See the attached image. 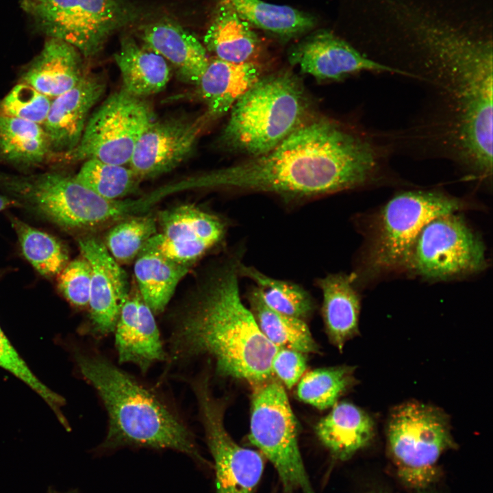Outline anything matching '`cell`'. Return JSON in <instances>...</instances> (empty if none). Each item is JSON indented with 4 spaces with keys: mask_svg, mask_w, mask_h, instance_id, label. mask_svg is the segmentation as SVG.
<instances>
[{
    "mask_svg": "<svg viewBox=\"0 0 493 493\" xmlns=\"http://www.w3.org/2000/svg\"><path fill=\"white\" fill-rule=\"evenodd\" d=\"M380 155L368 137L328 119L302 123L270 151L202 175L200 186L301 200L372 181Z\"/></svg>",
    "mask_w": 493,
    "mask_h": 493,
    "instance_id": "cell-1",
    "label": "cell"
},
{
    "mask_svg": "<svg viewBox=\"0 0 493 493\" xmlns=\"http://www.w3.org/2000/svg\"><path fill=\"white\" fill-rule=\"evenodd\" d=\"M236 251L212 270L177 317L169 339L171 361L208 356L217 372L253 386L273 377L278 349L260 331L240 296Z\"/></svg>",
    "mask_w": 493,
    "mask_h": 493,
    "instance_id": "cell-2",
    "label": "cell"
},
{
    "mask_svg": "<svg viewBox=\"0 0 493 493\" xmlns=\"http://www.w3.org/2000/svg\"><path fill=\"white\" fill-rule=\"evenodd\" d=\"M75 360L108 415L107 435L99 450L125 446L172 449L206 464L192 432L156 394L104 356L76 353Z\"/></svg>",
    "mask_w": 493,
    "mask_h": 493,
    "instance_id": "cell-3",
    "label": "cell"
},
{
    "mask_svg": "<svg viewBox=\"0 0 493 493\" xmlns=\"http://www.w3.org/2000/svg\"><path fill=\"white\" fill-rule=\"evenodd\" d=\"M306 107L303 88L290 73L261 77L231 108L222 142L251 157L264 154L303 123Z\"/></svg>",
    "mask_w": 493,
    "mask_h": 493,
    "instance_id": "cell-4",
    "label": "cell"
},
{
    "mask_svg": "<svg viewBox=\"0 0 493 493\" xmlns=\"http://www.w3.org/2000/svg\"><path fill=\"white\" fill-rule=\"evenodd\" d=\"M0 186L21 207L66 230L94 228L121 218L123 214L124 202L105 199L74 176L60 173L0 174Z\"/></svg>",
    "mask_w": 493,
    "mask_h": 493,
    "instance_id": "cell-5",
    "label": "cell"
},
{
    "mask_svg": "<svg viewBox=\"0 0 493 493\" xmlns=\"http://www.w3.org/2000/svg\"><path fill=\"white\" fill-rule=\"evenodd\" d=\"M386 433L398 476L418 490L434 481L440 456L455 445L448 416L436 407L418 402L395 407L390 412Z\"/></svg>",
    "mask_w": 493,
    "mask_h": 493,
    "instance_id": "cell-6",
    "label": "cell"
},
{
    "mask_svg": "<svg viewBox=\"0 0 493 493\" xmlns=\"http://www.w3.org/2000/svg\"><path fill=\"white\" fill-rule=\"evenodd\" d=\"M462 203L437 192L412 191L392 198L375 220L366 266L373 274L406 268L423 227L434 218L455 213Z\"/></svg>",
    "mask_w": 493,
    "mask_h": 493,
    "instance_id": "cell-7",
    "label": "cell"
},
{
    "mask_svg": "<svg viewBox=\"0 0 493 493\" xmlns=\"http://www.w3.org/2000/svg\"><path fill=\"white\" fill-rule=\"evenodd\" d=\"M296 419L282 384L273 377L255 386L249 439L273 464L283 493H315L298 444Z\"/></svg>",
    "mask_w": 493,
    "mask_h": 493,
    "instance_id": "cell-8",
    "label": "cell"
},
{
    "mask_svg": "<svg viewBox=\"0 0 493 493\" xmlns=\"http://www.w3.org/2000/svg\"><path fill=\"white\" fill-rule=\"evenodd\" d=\"M23 10L49 38L92 57L135 12L126 0H21Z\"/></svg>",
    "mask_w": 493,
    "mask_h": 493,
    "instance_id": "cell-9",
    "label": "cell"
},
{
    "mask_svg": "<svg viewBox=\"0 0 493 493\" xmlns=\"http://www.w3.org/2000/svg\"><path fill=\"white\" fill-rule=\"evenodd\" d=\"M154 120L153 109L144 99L121 89L88 118L79 143L65 157L70 162L96 159L128 164L140 136Z\"/></svg>",
    "mask_w": 493,
    "mask_h": 493,
    "instance_id": "cell-10",
    "label": "cell"
},
{
    "mask_svg": "<svg viewBox=\"0 0 493 493\" xmlns=\"http://www.w3.org/2000/svg\"><path fill=\"white\" fill-rule=\"evenodd\" d=\"M208 372L191 379L205 440L214 459L217 493H253L264 470V459L256 451L238 445L224 425L225 404L210 388Z\"/></svg>",
    "mask_w": 493,
    "mask_h": 493,
    "instance_id": "cell-11",
    "label": "cell"
},
{
    "mask_svg": "<svg viewBox=\"0 0 493 493\" xmlns=\"http://www.w3.org/2000/svg\"><path fill=\"white\" fill-rule=\"evenodd\" d=\"M485 264L483 242L453 213L423 227L407 268L427 279H444L478 272Z\"/></svg>",
    "mask_w": 493,
    "mask_h": 493,
    "instance_id": "cell-12",
    "label": "cell"
},
{
    "mask_svg": "<svg viewBox=\"0 0 493 493\" xmlns=\"http://www.w3.org/2000/svg\"><path fill=\"white\" fill-rule=\"evenodd\" d=\"M160 231L150 242L164 256L191 266L224 238L226 224L194 205L183 204L160 212Z\"/></svg>",
    "mask_w": 493,
    "mask_h": 493,
    "instance_id": "cell-13",
    "label": "cell"
},
{
    "mask_svg": "<svg viewBox=\"0 0 493 493\" xmlns=\"http://www.w3.org/2000/svg\"><path fill=\"white\" fill-rule=\"evenodd\" d=\"M208 119L205 114L153 121L138 140L129 167L141 180L171 171L191 156Z\"/></svg>",
    "mask_w": 493,
    "mask_h": 493,
    "instance_id": "cell-14",
    "label": "cell"
},
{
    "mask_svg": "<svg viewBox=\"0 0 493 493\" xmlns=\"http://www.w3.org/2000/svg\"><path fill=\"white\" fill-rule=\"evenodd\" d=\"M290 62L303 73L322 80L340 79L363 71L403 75L326 31L313 34L296 45L290 52Z\"/></svg>",
    "mask_w": 493,
    "mask_h": 493,
    "instance_id": "cell-15",
    "label": "cell"
},
{
    "mask_svg": "<svg viewBox=\"0 0 493 493\" xmlns=\"http://www.w3.org/2000/svg\"><path fill=\"white\" fill-rule=\"evenodd\" d=\"M78 244L91 266L88 305L91 329L95 335L103 336L114 331L121 304L129 292L127 276L99 238L86 236Z\"/></svg>",
    "mask_w": 493,
    "mask_h": 493,
    "instance_id": "cell-16",
    "label": "cell"
},
{
    "mask_svg": "<svg viewBox=\"0 0 493 493\" xmlns=\"http://www.w3.org/2000/svg\"><path fill=\"white\" fill-rule=\"evenodd\" d=\"M114 331L120 363H132L146 372L153 364L168 358L154 313L138 290L129 292L123 301Z\"/></svg>",
    "mask_w": 493,
    "mask_h": 493,
    "instance_id": "cell-17",
    "label": "cell"
},
{
    "mask_svg": "<svg viewBox=\"0 0 493 493\" xmlns=\"http://www.w3.org/2000/svg\"><path fill=\"white\" fill-rule=\"evenodd\" d=\"M105 82L101 77L87 75L73 88L53 98L42 125L51 152L66 154L79 143L88 115L102 97Z\"/></svg>",
    "mask_w": 493,
    "mask_h": 493,
    "instance_id": "cell-18",
    "label": "cell"
},
{
    "mask_svg": "<svg viewBox=\"0 0 493 493\" xmlns=\"http://www.w3.org/2000/svg\"><path fill=\"white\" fill-rule=\"evenodd\" d=\"M144 47L161 55L179 79L195 86L209 61L206 49L189 31L170 20L147 25L140 31Z\"/></svg>",
    "mask_w": 493,
    "mask_h": 493,
    "instance_id": "cell-19",
    "label": "cell"
},
{
    "mask_svg": "<svg viewBox=\"0 0 493 493\" xmlns=\"http://www.w3.org/2000/svg\"><path fill=\"white\" fill-rule=\"evenodd\" d=\"M81 56L71 45L49 38L22 74L21 82L53 99L73 88L85 76Z\"/></svg>",
    "mask_w": 493,
    "mask_h": 493,
    "instance_id": "cell-20",
    "label": "cell"
},
{
    "mask_svg": "<svg viewBox=\"0 0 493 493\" xmlns=\"http://www.w3.org/2000/svg\"><path fill=\"white\" fill-rule=\"evenodd\" d=\"M254 62L234 63L216 57L207 66L195 85L197 94L205 104L210 118L227 112L262 77Z\"/></svg>",
    "mask_w": 493,
    "mask_h": 493,
    "instance_id": "cell-21",
    "label": "cell"
},
{
    "mask_svg": "<svg viewBox=\"0 0 493 493\" xmlns=\"http://www.w3.org/2000/svg\"><path fill=\"white\" fill-rule=\"evenodd\" d=\"M372 417L357 405L337 402L315 427L319 440L340 460L351 458L368 446L375 435Z\"/></svg>",
    "mask_w": 493,
    "mask_h": 493,
    "instance_id": "cell-22",
    "label": "cell"
},
{
    "mask_svg": "<svg viewBox=\"0 0 493 493\" xmlns=\"http://www.w3.org/2000/svg\"><path fill=\"white\" fill-rule=\"evenodd\" d=\"M353 277L329 274L317 280L322 292V314L330 342L340 351L346 342L359 333L360 297L355 288Z\"/></svg>",
    "mask_w": 493,
    "mask_h": 493,
    "instance_id": "cell-23",
    "label": "cell"
},
{
    "mask_svg": "<svg viewBox=\"0 0 493 493\" xmlns=\"http://www.w3.org/2000/svg\"><path fill=\"white\" fill-rule=\"evenodd\" d=\"M205 47L227 62H253L260 42L251 26L226 0H219L204 36Z\"/></svg>",
    "mask_w": 493,
    "mask_h": 493,
    "instance_id": "cell-24",
    "label": "cell"
},
{
    "mask_svg": "<svg viewBox=\"0 0 493 493\" xmlns=\"http://www.w3.org/2000/svg\"><path fill=\"white\" fill-rule=\"evenodd\" d=\"M114 60L121 73L122 89L134 97L144 99L159 93L170 80L168 63L131 38L122 39Z\"/></svg>",
    "mask_w": 493,
    "mask_h": 493,
    "instance_id": "cell-25",
    "label": "cell"
},
{
    "mask_svg": "<svg viewBox=\"0 0 493 493\" xmlns=\"http://www.w3.org/2000/svg\"><path fill=\"white\" fill-rule=\"evenodd\" d=\"M138 290L154 314L164 311L191 266L162 254L149 240L134 260Z\"/></svg>",
    "mask_w": 493,
    "mask_h": 493,
    "instance_id": "cell-26",
    "label": "cell"
},
{
    "mask_svg": "<svg viewBox=\"0 0 493 493\" xmlns=\"http://www.w3.org/2000/svg\"><path fill=\"white\" fill-rule=\"evenodd\" d=\"M249 310L260 331L278 348L316 353L318 344L305 320L279 312L266 304L256 286L248 292Z\"/></svg>",
    "mask_w": 493,
    "mask_h": 493,
    "instance_id": "cell-27",
    "label": "cell"
},
{
    "mask_svg": "<svg viewBox=\"0 0 493 493\" xmlns=\"http://www.w3.org/2000/svg\"><path fill=\"white\" fill-rule=\"evenodd\" d=\"M51 153L42 125L16 118L0 116V157L16 166L42 163Z\"/></svg>",
    "mask_w": 493,
    "mask_h": 493,
    "instance_id": "cell-28",
    "label": "cell"
},
{
    "mask_svg": "<svg viewBox=\"0 0 493 493\" xmlns=\"http://www.w3.org/2000/svg\"><path fill=\"white\" fill-rule=\"evenodd\" d=\"M251 25L283 37H292L312 29L315 18L288 5L262 0H226Z\"/></svg>",
    "mask_w": 493,
    "mask_h": 493,
    "instance_id": "cell-29",
    "label": "cell"
},
{
    "mask_svg": "<svg viewBox=\"0 0 493 493\" xmlns=\"http://www.w3.org/2000/svg\"><path fill=\"white\" fill-rule=\"evenodd\" d=\"M10 220L26 260L41 275L47 278L58 277L69 262L65 244L16 216H10Z\"/></svg>",
    "mask_w": 493,
    "mask_h": 493,
    "instance_id": "cell-30",
    "label": "cell"
},
{
    "mask_svg": "<svg viewBox=\"0 0 493 493\" xmlns=\"http://www.w3.org/2000/svg\"><path fill=\"white\" fill-rule=\"evenodd\" d=\"M239 275L251 279L266 304L279 312L305 320L314 310L312 296L294 283L273 278L242 262Z\"/></svg>",
    "mask_w": 493,
    "mask_h": 493,
    "instance_id": "cell-31",
    "label": "cell"
},
{
    "mask_svg": "<svg viewBox=\"0 0 493 493\" xmlns=\"http://www.w3.org/2000/svg\"><path fill=\"white\" fill-rule=\"evenodd\" d=\"M354 370L345 365L312 370L300 380L297 397L319 409L332 407L341 395L355 384Z\"/></svg>",
    "mask_w": 493,
    "mask_h": 493,
    "instance_id": "cell-32",
    "label": "cell"
},
{
    "mask_svg": "<svg viewBox=\"0 0 493 493\" xmlns=\"http://www.w3.org/2000/svg\"><path fill=\"white\" fill-rule=\"evenodd\" d=\"M75 178L101 197L118 201L138 188L141 179L125 165L105 163L96 159L84 161Z\"/></svg>",
    "mask_w": 493,
    "mask_h": 493,
    "instance_id": "cell-33",
    "label": "cell"
},
{
    "mask_svg": "<svg viewBox=\"0 0 493 493\" xmlns=\"http://www.w3.org/2000/svg\"><path fill=\"white\" fill-rule=\"evenodd\" d=\"M157 219L147 214L121 220L107 233L103 241L120 265L135 260L147 242L157 233Z\"/></svg>",
    "mask_w": 493,
    "mask_h": 493,
    "instance_id": "cell-34",
    "label": "cell"
},
{
    "mask_svg": "<svg viewBox=\"0 0 493 493\" xmlns=\"http://www.w3.org/2000/svg\"><path fill=\"white\" fill-rule=\"evenodd\" d=\"M0 367L19 379L37 393L55 412L60 422H66L60 412L64 399L45 385L33 373L27 364L12 345L0 327Z\"/></svg>",
    "mask_w": 493,
    "mask_h": 493,
    "instance_id": "cell-35",
    "label": "cell"
},
{
    "mask_svg": "<svg viewBox=\"0 0 493 493\" xmlns=\"http://www.w3.org/2000/svg\"><path fill=\"white\" fill-rule=\"evenodd\" d=\"M52 99L24 83H19L0 100V116L16 118L42 125Z\"/></svg>",
    "mask_w": 493,
    "mask_h": 493,
    "instance_id": "cell-36",
    "label": "cell"
},
{
    "mask_svg": "<svg viewBox=\"0 0 493 493\" xmlns=\"http://www.w3.org/2000/svg\"><path fill=\"white\" fill-rule=\"evenodd\" d=\"M91 266L83 256L68 262L58 275V286L66 300L77 307L88 305Z\"/></svg>",
    "mask_w": 493,
    "mask_h": 493,
    "instance_id": "cell-37",
    "label": "cell"
},
{
    "mask_svg": "<svg viewBox=\"0 0 493 493\" xmlns=\"http://www.w3.org/2000/svg\"><path fill=\"white\" fill-rule=\"evenodd\" d=\"M273 375L289 389L301 378L307 368L305 353L287 349L278 348L271 362Z\"/></svg>",
    "mask_w": 493,
    "mask_h": 493,
    "instance_id": "cell-38",
    "label": "cell"
},
{
    "mask_svg": "<svg viewBox=\"0 0 493 493\" xmlns=\"http://www.w3.org/2000/svg\"><path fill=\"white\" fill-rule=\"evenodd\" d=\"M21 207L20 203L14 198L0 194V212L11 207Z\"/></svg>",
    "mask_w": 493,
    "mask_h": 493,
    "instance_id": "cell-39",
    "label": "cell"
},
{
    "mask_svg": "<svg viewBox=\"0 0 493 493\" xmlns=\"http://www.w3.org/2000/svg\"><path fill=\"white\" fill-rule=\"evenodd\" d=\"M47 493H62V492H58L57 490H55L53 489V488L49 487V488H48ZM64 493H77V492L76 490H70V491H68V492H64Z\"/></svg>",
    "mask_w": 493,
    "mask_h": 493,
    "instance_id": "cell-40",
    "label": "cell"
},
{
    "mask_svg": "<svg viewBox=\"0 0 493 493\" xmlns=\"http://www.w3.org/2000/svg\"><path fill=\"white\" fill-rule=\"evenodd\" d=\"M418 493H425V492H422V490H420V492Z\"/></svg>",
    "mask_w": 493,
    "mask_h": 493,
    "instance_id": "cell-41",
    "label": "cell"
}]
</instances>
